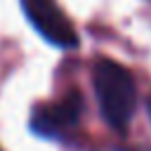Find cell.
Returning a JSON list of instances; mask_svg holds the SVG:
<instances>
[{"label": "cell", "instance_id": "7a4b0ae2", "mask_svg": "<svg viewBox=\"0 0 151 151\" xmlns=\"http://www.w3.org/2000/svg\"><path fill=\"white\" fill-rule=\"evenodd\" d=\"M21 9L47 42L64 50H73L78 45V33L57 0H21Z\"/></svg>", "mask_w": 151, "mask_h": 151}, {"label": "cell", "instance_id": "277c9868", "mask_svg": "<svg viewBox=\"0 0 151 151\" xmlns=\"http://www.w3.org/2000/svg\"><path fill=\"white\" fill-rule=\"evenodd\" d=\"M146 111H149V118H151V94L146 97Z\"/></svg>", "mask_w": 151, "mask_h": 151}, {"label": "cell", "instance_id": "3957f363", "mask_svg": "<svg viewBox=\"0 0 151 151\" xmlns=\"http://www.w3.org/2000/svg\"><path fill=\"white\" fill-rule=\"evenodd\" d=\"M80 97L78 92H71L66 99L57 104H42L33 109L31 127L42 137H59L66 130H71L80 118Z\"/></svg>", "mask_w": 151, "mask_h": 151}, {"label": "cell", "instance_id": "6da1fadb", "mask_svg": "<svg viewBox=\"0 0 151 151\" xmlns=\"http://www.w3.org/2000/svg\"><path fill=\"white\" fill-rule=\"evenodd\" d=\"M92 83L104 120L118 132L127 130L137 104V85L132 73L113 59H99L92 71Z\"/></svg>", "mask_w": 151, "mask_h": 151}]
</instances>
